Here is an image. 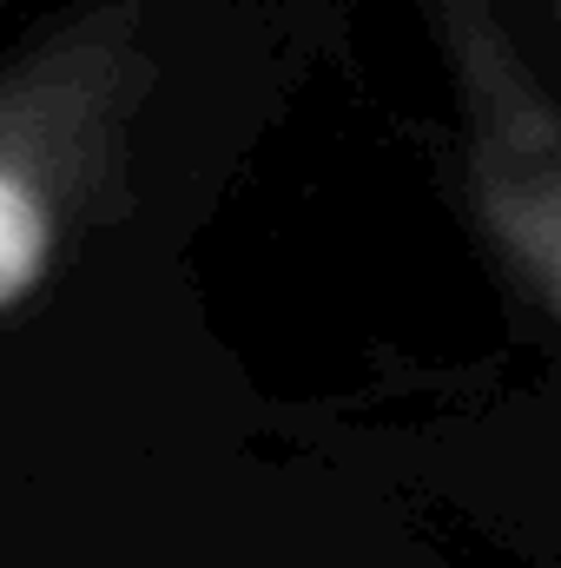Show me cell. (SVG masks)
Instances as JSON below:
<instances>
[{
	"label": "cell",
	"mask_w": 561,
	"mask_h": 568,
	"mask_svg": "<svg viewBox=\"0 0 561 568\" xmlns=\"http://www.w3.org/2000/svg\"><path fill=\"white\" fill-rule=\"evenodd\" d=\"M145 80L133 20L67 27L0 73V324L53 278Z\"/></svg>",
	"instance_id": "1"
},
{
	"label": "cell",
	"mask_w": 561,
	"mask_h": 568,
	"mask_svg": "<svg viewBox=\"0 0 561 568\" xmlns=\"http://www.w3.org/2000/svg\"><path fill=\"white\" fill-rule=\"evenodd\" d=\"M549 13H555V33H561V0H549Z\"/></svg>",
	"instance_id": "3"
},
{
	"label": "cell",
	"mask_w": 561,
	"mask_h": 568,
	"mask_svg": "<svg viewBox=\"0 0 561 568\" xmlns=\"http://www.w3.org/2000/svg\"><path fill=\"white\" fill-rule=\"evenodd\" d=\"M456 93V165L502 278L561 331V100L536 80L496 0H436Z\"/></svg>",
	"instance_id": "2"
}]
</instances>
